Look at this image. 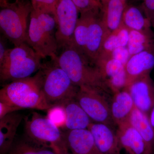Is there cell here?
Masks as SVG:
<instances>
[{"instance_id": "obj_30", "label": "cell", "mask_w": 154, "mask_h": 154, "mask_svg": "<svg viewBox=\"0 0 154 154\" xmlns=\"http://www.w3.org/2000/svg\"><path fill=\"white\" fill-rule=\"evenodd\" d=\"M130 57V54L127 47L126 46L116 48L110 53L108 57L119 61L125 66Z\"/></svg>"}, {"instance_id": "obj_35", "label": "cell", "mask_w": 154, "mask_h": 154, "mask_svg": "<svg viewBox=\"0 0 154 154\" xmlns=\"http://www.w3.org/2000/svg\"><path fill=\"white\" fill-rule=\"evenodd\" d=\"M60 154H73L71 153H69V152L68 151H67L66 152H64L62 153H61Z\"/></svg>"}, {"instance_id": "obj_2", "label": "cell", "mask_w": 154, "mask_h": 154, "mask_svg": "<svg viewBox=\"0 0 154 154\" xmlns=\"http://www.w3.org/2000/svg\"><path fill=\"white\" fill-rule=\"evenodd\" d=\"M36 75L47 103L51 107L75 99L79 88L54 59L42 63Z\"/></svg>"}, {"instance_id": "obj_17", "label": "cell", "mask_w": 154, "mask_h": 154, "mask_svg": "<svg viewBox=\"0 0 154 154\" xmlns=\"http://www.w3.org/2000/svg\"><path fill=\"white\" fill-rule=\"evenodd\" d=\"M24 116L17 112L0 119V154H8L16 140V133Z\"/></svg>"}, {"instance_id": "obj_34", "label": "cell", "mask_w": 154, "mask_h": 154, "mask_svg": "<svg viewBox=\"0 0 154 154\" xmlns=\"http://www.w3.org/2000/svg\"><path fill=\"white\" fill-rule=\"evenodd\" d=\"M149 118L154 133V107L149 115Z\"/></svg>"}, {"instance_id": "obj_14", "label": "cell", "mask_w": 154, "mask_h": 154, "mask_svg": "<svg viewBox=\"0 0 154 154\" xmlns=\"http://www.w3.org/2000/svg\"><path fill=\"white\" fill-rule=\"evenodd\" d=\"M107 125L91 122L88 129L101 154H120L116 131Z\"/></svg>"}, {"instance_id": "obj_8", "label": "cell", "mask_w": 154, "mask_h": 154, "mask_svg": "<svg viewBox=\"0 0 154 154\" xmlns=\"http://www.w3.org/2000/svg\"><path fill=\"white\" fill-rule=\"evenodd\" d=\"M110 95L92 89L81 87L75 99L92 120L113 128L116 125L111 115Z\"/></svg>"}, {"instance_id": "obj_29", "label": "cell", "mask_w": 154, "mask_h": 154, "mask_svg": "<svg viewBox=\"0 0 154 154\" xmlns=\"http://www.w3.org/2000/svg\"><path fill=\"white\" fill-rule=\"evenodd\" d=\"M76 6L80 14L99 10L102 5L99 0H71Z\"/></svg>"}, {"instance_id": "obj_3", "label": "cell", "mask_w": 154, "mask_h": 154, "mask_svg": "<svg viewBox=\"0 0 154 154\" xmlns=\"http://www.w3.org/2000/svg\"><path fill=\"white\" fill-rule=\"evenodd\" d=\"M0 102L19 108L48 110L47 103L37 76L15 80L0 90Z\"/></svg>"}, {"instance_id": "obj_26", "label": "cell", "mask_w": 154, "mask_h": 154, "mask_svg": "<svg viewBox=\"0 0 154 154\" xmlns=\"http://www.w3.org/2000/svg\"><path fill=\"white\" fill-rule=\"evenodd\" d=\"M91 11L81 14L74 34V44L85 54Z\"/></svg>"}, {"instance_id": "obj_28", "label": "cell", "mask_w": 154, "mask_h": 154, "mask_svg": "<svg viewBox=\"0 0 154 154\" xmlns=\"http://www.w3.org/2000/svg\"><path fill=\"white\" fill-rule=\"evenodd\" d=\"M60 0H30L34 11L55 15L56 9Z\"/></svg>"}, {"instance_id": "obj_13", "label": "cell", "mask_w": 154, "mask_h": 154, "mask_svg": "<svg viewBox=\"0 0 154 154\" xmlns=\"http://www.w3.org/2000/svg\"><path fill=\"white\" fill-rule=\"evenodd\" d=\"M63 135L67 148L72 154H101L88 128L67 130Z\"/></svg>"}, {"instance_id": "obj_23", "label": "cell", "mask_w": 154, "mask_h": 154, "mask_svg": "<svg viewBox=\"0 0 154 154\" xmlns=\"http://www.w3.org/2000/svg\"><path fill=\"white\" fill-rule=\"evenodd\" d=\"M129 35V29L123 24L117 30L109 33L103 43L98 60L109 57L110 53L117 48L126 47L128 43Z\"/></svg>"}, {"instance_id": "obj_33", "label": "cell", "mask_w": 154, "mask_h": 154, "mask_svg": "<svg viewBox=\"0 0 154 154\" xmlns=\"http://www.w3.org/2000/svg\"><path fill=\"white\" fill-rule=\"evenodd\" d=\"M5 39V36H1L0 38V63L2 62L5 57L6 55L8 50L9 49L7 46Z\"/></svg>"}, {"instance_id": "obj_20", "label": "cell", "mask_w": 154, "mask_h": 154, "mask_svg": "<svg viewBox=\"0 0 154 154\" xmlns=\"http://www.w3.org/2000/svg\"><path fill=\"white\" fill-rule=\"evenodd\" d=\"M129 122L143 139L144 154H154V133L149 116L134 107L130 116Z\"/></svg>"}, {"instance_id": "obj_27", "label": "cell", "mask_w": 154, "mask_h": 154, "mask_svg": "<svg viewBox=\"0 0 154 154\" xmlns=\"http://www.w3.org/2000/svg\"><path fill=\"white\" fill-rule=\"evenodd\" d=\"M47 117L59 128L65 127L66 114L63 105H54L48 109Z\"/></svg>"}, {"instance_id": "obj_11", "label": "cell", "mask_w": 154, "mask_h": 154, "mask_svg": "<svg viewBox=\"0 0 154 154\" xmlns=\"http://www.w3.org/2000/svg\"><path fill=\"white\" fill-rule=\"evenodd\" d=\"M125 88L135 107L149 116L154 107V83L150 74L137 78Z\"/></svg>"}, {"instance_id": "obj_25", "label": "cell", "mask_w": 154, "mask_h": 154, "mask_svg": "<svg viewBox=\"0 0 154 154\" xmlns=\"http://www.w3.org/2000/svg\"><path fill=\"white\" fill-rule=\"evenodd\" d=\"M8 154H57L52 149L38 145L26 138L15 140Z\"/></svg>"}, {"instance_id": "obj_24", "label": "cell", "mask_w": 154, "mask_h": 154, "mask_svg": "<svg viewBox=\"0 0 154 154\" xmlns=\"http://www.w3.org/2000/svg\"><path fill=\"white\" fill-rule=\"evenodd\" d=\"M131 56L144 51L153 49L150 34L135 30H129L127 45Z\"/></svg>"}, {"instance_id": "obj_21", "label": "cell", "mask_w": 154, "mask_h": 154, "mask_svg": "<svg viewBox=\"0 0 154 154\" xmlns=\"http://www.w3.org/2000/svg\"><path fill=\"white\" fill-rule=\"evenodd\" d=\"M62 105L65 110V127L67 130L88 128L92 122L91 119L75 99L69 100Z\"/></svg>"}, {"instance_id": "obj_36", "label": "cell", "mask_w": 154, "mask_h": 154, "mask_svg": "<svg viewBox=\"0 0 154 154\" xmlns=\"http://www.w3.org/2000/svg\"><path fill=\"white\" fill-rule=\"evenodd\" d=\"M99 1H100V0H99ZM121 1H123V2H125L127 3V0H121Z\"/></svg>"}, {"instance_id": "obj_6", "label": "cell", "mask_w": 154, "mask_h": 154, "mask_svg": "<svg viewBox=\"0 0 154 154\" xmlns=\"http://www.w3.org/2000/svg\"><path fill=\"white\" fill-rule=\"evenodd\" d=\"M42 59L26 42L9 48L0 63L1 82L25 79L38 71Z\"/></svg>"}, {"instance_id": "obj_4", "label": "cell", "mask_w": 154, "mask_h": 154, "mask_svg": "<svg viewBox=\"0 0 154 154\" xmlns=\"http://www.w3.org/2000/svg\"><path fill=\"white\" fill-rule=\"evenodd\" d=\"M56 30L54 15L32 9L26 42L42 59L54 58L57 56L58 50Z\"/></svg>"}, {"instance_id": "obj_16", "label": "cell", "mask_w": 154, "mask_h": 154, "mask_svg": "<svg viewBox=\"0 0 154 154\" xmlns=\"http://www.w3.org/2000/svg\"><path fill=\"white\" fill-rule=\"evenodd\" d=\"M154 67L153 49L144 51L131 56L125 66L127 87L136 79L150 73Z\"/></svg>"}, {"instance_id": "obj_22", "label": "cell", "mask_w": 154, "mask_h": 154, "mask_svg": "<svg viewBox=\"0 0 154 154\" xmlns=\"http://www.w3.org/2000/svg\"><path fill=\"white\" fill-rule=\"evenodd\" d=\"M122 24L129 30H135L150 34L151 25L142 10L132 5H127L122 19Z\"/></svg>"}, {"instance_id": "obj_1", "label": "cell", "mask_w": 154, "mask_h": 154, "mask_svg": "<svg viewBox=\"0 0 154 154\" xmlns=\"http://www.w3.org/2000/svg\"><path fill=\"white\" fill-rule=\"evenodd\" d=\"M54 59L79 88L86 87L113 96L99 69L74 45H69Z\"/></svg>"}, {"instance_id": "obj_9", "label": "cell", "mask_w": 154, "mask_h": 154, "mask_svg": "<svg viewBox=\"0 0 154 154\" xmlns=\"http://www.w3.org/2000/svg\"><path fill=\"white\" fill-rule=\"evenodd\" d=\"M80 13L71 0H60L56 9V37L58 50L74 44V34Z\"/></svg>"}, {"instance_id": "obj_32", "label": "cell", "mask_w": 154, "mask_h": 154, "mask_svg": "<svg viewBox=\"0 0 154 154\" xmlns=\"http://www.w3.org/2000/svg\"><path fill=\"white\" fill-rule=\"evenodd\" d=\"M19 110H21L15 106L5 102H0V119L3 118L5 116L9 113L17 112Z\"/></svg>"}, {"instance_id": "obj_18", "label": "cell", "mask_w": 154, "mask_h": 154, "mask_svg": "<svg viewBox=\"0 0 154 154\" xmlns=\"http://www.w3.org/2000/svg\"><path fill=\"white\" fill-rule=\"evenodd\" d=\"M100 2L102 21L108 33H112L122 25L127 4L121 0H100Z\"/></svg>"}, {"instance_id": "obj_19", "label": "cell", "mask_w": 154, "mask_h": 154, "mask_svg": "<svg viewBox=\"0 0 154 154\" xmlns=\"http://www.w3.org/2000/svg\"><path fill=\"white\" fill-rule=\"evenodd\" d=\"M110 104L111 115L116 125L129 121L135 107L129 92L126 88L113 94Z\"/></svg>"}, {"instance_id": "obj_31", "label": "cell", "mask_w": 154, "mask_h": 154, "mask_svg": "<svg viewBox=\"0 0 154 154\" xmlns=\"http://www.w3.org/2000/svg\"><path fill=\"white\" fill-rule=\"evenodd\" d=\"M142 10L154 28V0H143Z\"/></svg>"}, {"instance_id": "obj_7", "label": "cell", "mask_w": 154, "mask_h": 154, "mask_svg": "<svg viewBox=\"0 0 154 154\" xmlns=\"http://www.w3.org/2000/svg\"><path fill=\"white\" fill-rule=\"evenodd\" d=\"M25 138L38 145L52 149L57 154L68 151L63 133L47 116L33 112L24 117Z\"/></svg>"}, {"instance_id": "obj_15", "label": "cell", "mask_w": 154, "mask_h": 154, "mask_svg": "<svg viewBox=\"0 0 154 154\" xmlns=\"http://www.w3.org/2000/svg\"><path fill=\"white\" fill-rule=\"evenodd\" d=\"M116 133L120 154H144L143 139L129 121L118 125Z\"/></svg>"}, {"instance_id": "obj_5", "label": "cell", "mask_w": 154, "mask_h": 154, "mask_svg": "<svg viewBox=\"0 0 154 154\" xmlns=\"http://www.w3.org/2000/svg\"><path fill=\"white\" fill-rule=\"evenodd\" d=\"M0 28L3 36L14 46L26 42L32 7L26 0H0Z\"/></svg>"}, {"instance_id": "obj_12", "label": "cell", "mask_w": 154, "mask_h": 154, "mask_svg": "<svg viewBox=\"0 0 154 154\" xmlns=\"http://www.w3.org/2000/svg\"><path fill=\"white\" fill-rule=\"evenodd\" d=\"M95 65L113 94L126 88L125 66L120 61L108 57L99 59Z\"/></svg>"}, {"instance_id": "obj_10", "label": "cell", "mask_w": 154, "mask_h": 154, "mask_svg": "<svg viewBox=\"0 0 154 154\" xmlns=\"http://www.w3.org/2000/svg\"><path fill=\"white\" fill-rule=\"evenodd\" d=\"M101 9L91 11L85 51V54L94 64L101 54L105 38L109 34L102 21Z\"/></svg>"}]
</instances>
